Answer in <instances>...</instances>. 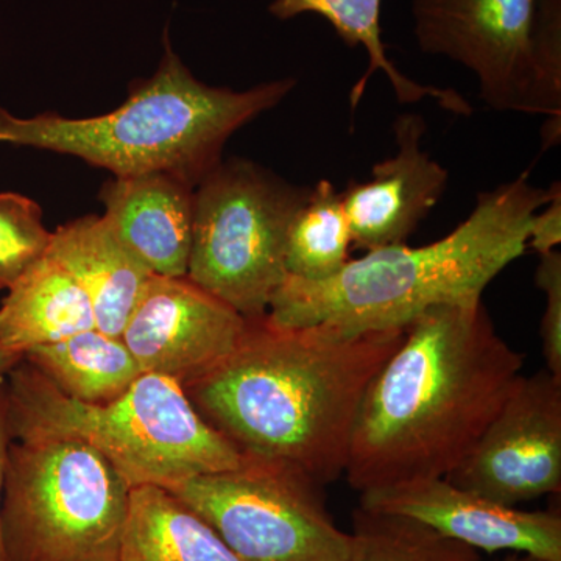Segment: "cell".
I'll return each mask as SVG.
<instances>
[{"instance_id": "obj_1", "label": "cell", "mask_w": 561, "mask_h": 561, "mask_svg": "<svg viewBox=\"0 0 561 561\" xmlns=\"http://www.w3.org/2000/svg\"><path fill=\"white\" fill-rule=\"evenodd\" d=\"M404 331L354 421L345 476L359 493L446 478L522 376L523 354L497 334L482 301L435 306Z\"/></svg>"}, {"instance_id": "obj_2", "label": "cell", "mask_w": 561, "mask_h": 561, "mask_svg": "<svg viewBox=\"0 0 561 561\" xmlns=\"http://www.w3.org/2000/svg\"><path fill=\"white\" fill-rule=\"evenodd\" d=\"M404 334L339 335L247 319L238 346L183 389L241 453L291 461L327 485L345 474L365 391Z\"/></svg>"}, {"instance_id": "obj_3", "label": "cell", "mask_w": 561, "mask_h": 561, "mask_svg": "<svg viewBox=\"0 0 561 561\" xmlns=\"http://www.w3.org/2000/svg\"><path fill=\"white\" fill-rule=\"evenodd\" d=\"M549 197L551 190L523 173L479 195L470 217L440 241L367 251L323 280L287 275L265 316L278 327L357 335L405 328L435 306L482 301L491 280L527 249L531 217Z\"/></svg>"}, {"instance_id": "obj_4", "label": "cell", "mask_w": 561, "mask_h": 561, "mask_svg": "<svg viewBox=\"0 0 561 561\" xmlns=\"http://www.w3.org/2000/svg\"><path fill=\"white\" fill-rule=\"evenodd\" d=\"M164 57L119 108L88 119L43 113L28 119L0 108V142L80 158L114 176L168 173L197 187L220 164L239 128L278 105L295 88L286 79L247 91L213 88L192 76L164 39Z\"/></svg>"}, {"instance_id": "obj_5", "label": "cell", "mask_w": 561, "mask_h": 561, "mask_svg": "<svg viewBox=\"0 0 561 561\" xmlns=\"http://www.w3.org/2000/svg\"><path fill=\"white\" fill-rule=\"evenodd\" d=\"M11 440L87 443L130 489L171 490L186 479L232 470L243 454L203 419L186 390L144 373L116 400L88 404L66 397L24 359L7 375Z\"/></svg>"}, {"instance_id": "obj_6", "label": "cell", "mask_w": 561, "mask_h": 561, "mask_svg": "<svg viewBox=\"0 0 561 561\" xmlns=\"http://www.w3.org/2000/svg\"><path fill=\"white\" fill-rule=\"evenodd\" d=\"M130 486L72 438L11 440L3 479L9 561H119Z\"/></svg>"}, {"instance_id": "obj_7", "label": "cell", "mask_w": 561, "mask_h": 561, "mask_svg": "<svg viewBox=\"0 0 561 561\" xmlns=\"http://www.w3.org/2000/svg\"><path fill=\"white\" fill-rule=\"evenodd\" d=\"M424 54L474 73L496 111L561 121V0H412Z\"/></svg>"}, {"instance_id": "obj_8", "label": "cell", "mask_w": 561, "mask_h": 561, "mask_svg": "<svg viewBox=\"0 0 561 561\" xmlns=\"http://www.w3.org/2000/svg\"><path fill=\"white\" fill-rule=\"evenodd\" d=\"M309 192L253 162H220L195 187L187 278L245 319L264 317L286 279L287 231Z\"/></svg>"}, {"instance_id": "obj_9", "label": "cell", "mask_w": 561, "mask_h": 561, "mask_svg": "<svg viewBox=\"0 0 561 561\" xmlns=\"http://www.w3.org/2000/svg\"><path fill=\"white\" fill-rule=\"evenodd\" d=\"M323 486L291 461L243 454L239 467L169 491L241 561H348L351 535L328 512Z\"/></svg>"}, {"instance_id": "obj_10", "label": "cell", "mask_w": 561, "mask_h": 561, "mask_svg": "<svg viewBox=\"0 0 561 561\" xmlns=\"http://www.w3.org/2000/svg\"><path fill=\"white\" fill-rule=\"evenodd\" d=\"M449 482L505 507L561 490V378L519 376Z\"/></svg>"}, {"instance_id": "obj_11", "label": "cell", "mask_w": 561, "mask_h": 561, "mask_svg": "<svg viewBox=\"0 0 561 561\" xmlns=\"http://www.w3.org/2000/svg\"><path fill=\"white\" fill-rule=\"evenodd\" d=\"M245 328V317L187 276L151 275L121 337L142 373L184 387L224 360Z\"/></svg>"}, {"instance_id": "obj_12", "label": "cell", "mask_w": 561, "mask_h": 561, "mask_svg": "<svg viewBox=\"0 0 561 561\" xmlns=\"http://www.w3.org/2000/svg\"><path fill=\"white\" fill-rule=\"evenodd\" d=\"M359 505L367 511L416 519L476 551H512L561 561L559 512L505 507L460 489L446 478L412 479L364 491Z\"/></svg>"}, {"instance_id": "obj_13", "label": "cell", "mask_w": 561, "mask_h": 561, "mask_svg": "<svg viewBox=\"0 0 561 561\" xmlns=\"http://www.w3.org/2000/svg\"><path fill=\"white\" fill-rule=\"evenodd\" d=\"M393 131L397 154L378 162L371 180L353 181L341 194L353 245L360 250L408 242L448 186V171L421 147L423 117L401 114Z\"/></svg>"}, {"instance_id": "obj_14", "label": "cell", "mask_w": 561, "mask_h": 561, "mask_svg": "<svg viewBox=\"0 0 561 561\" xmlns=\"http://www.w3.org/2000/svg\"><path fill=\"white\" fill-rule=\"evenodd\" d=\"M195 186L168 173L114 176L101 191L103 219L150 273L187 275Z\"/></svg>"}, {"instance_id": "obj_15", "label": "cell", "mask_w": 561, "mask_h": 561, "mask_svg": "<svg viewBox=\"0 0 561 561\" xmlns=\"http://www.w3.org/2000/svg\"><path fill=\"white\" fill-rule=\"evenodd\" d=\"M47 254L90 298L95 328L121 337L140 291L153 273L99 216L81 217L51 232Z\"/></svg>"}, {"instance_id": "obj_16", "label": "cell", "mask_w": 561, "mask_h": 561, "mask_svg": "<svg viewBox=\"0 0 561 561\" xmlns=\"http://www.w3.org/2000/svg\"><path fill=\"white\" fill-rule=\"evenodd\" d=\"M94 328L90 298L49 254L33 264L0 302V345L22 356Z\"/></svg>"}, {"instance_id": "obj_17", "label": "cell", "mask_w": 561, "mask_h": 561, "mask_svg": "<svg viewBox=\"0 0 561 561\" xmlns=\"http://www.w3.org/2000/svg\"><path fill=\"white\" fill-rule=\"evenodd\" d=\"M119 561H241L217 531L171 491L130 490Z\"/></svg>"}, {"instance_id": "obj_18", "label": "cell", "mask_w": 561, "mask_h": 561, "mask_svg": "<svg viewBox=\"0 0 561 561\" xmlns=\"http://www.w3.org/2000/svg\"><path fill=\"white\" fill-rule=\"evenodd\" d=\"M24 360L62 394L88 404L116 400L144 375L122 337L98 328L25 351Z\"/></svg>"}, {"instance_id": "obj_19", "label": "cell", "mask_w": 561, "mask_h": 561, "mask_svg": "<svg viewBox=\"0 0 561 561\" xmlns=\"http://www.w3.org/2000/svg\"><path fill=\"white\" fill-rule=\"evenodd\" d=\"M381 5L382 0H273L268 10L283 21L305 13L319 14L330 22L346 46L364 47L368 55V69L351 90V108H356L373 73L381 70L389 79L398 102L415 103L431 98L453 113L470 114V103L456 91L415 83L394 68L382 43Z\"/></svg>"}, {"instance_id": "obj_20", "label": "cell", "mask_w": 561, "mask_h": 561, "mask_svg": "<svg viewBox=\"0 0 561 561\" xmlns=\"http://www.w3.org/2000/svg\"><path fill=\"white\" fill-rule=\"evenodd\" d=\"M353 245L341 194L331 181L311 187L287 231V275L306 280L332 278L350 262Z\"/></svg>"}, {"instance_id": "obj_21", "label": "cell", "mask_w": 561, "mask_h": 561, "mask_svg": "<svg viewBox=\"0 0 561 561\" xmlns=\"http://www.w3.org/2000/svg\"><path fill=\"white\" fill-rule=\"evenodd\" d=\"M348 561H482L479 552L426 524L359 507L353 512Z\"/></svg>"}, {"instance_id": "obj_22", "label": "cell", "mask_w": 561, "mask_h": 561, "mask_svg": "<svg viewBox=\"0 0 561 561\" xmlns=\"http://www.w3.org/2000/svg\"><path fill=\"white\" fill-rule=\"evenodd\" d=\"M50 239L38 203L16 192L0 194V290L46 256Z\"/></svg>"}, {"instance_id": "obj_23", "label": "cell", "mask_w": 561, "mask_h": 561, "mask_svg": "<svg viewBox=\"0 0 561 561\" xmlns=\"http://www.w3.org/2000/svg\"><path fill=\"white\" fill-rule=\"evenodd\" d=\"M540 257L535 283L546 297L540 324L541 351L548 371L561 378V254L556 250Z\"/></svg>"}, {"instance_id": "obj_24", "label": "cell", "mask_w": 561, "mask_h": 561, "mask_svg": "<svg viewBox=\"0 0 561 561\" xmlns=\"http://www.w3.org/2000/svg\"><path fill=\"white\" fill-rule=\"evenodd\" d=\"M551 197L531 217L527 232V249L537 251L540 256L559 249L561 242V187L553 183Z\"/></svg>"}, {"instance_id": "obj_25", "label": "cell", "mask_w": 561, "mask_h": 561, "mask_svg": "<svg viewBox=\"0 0 561 561\" xmlns=\"http://www.w3.org/2000/svg\"><path fill=\"white\" fill-rule=\"evenodd\" d=\"M10 443L9 397H7L5 383L0 382V508H2L3 479H5ZM0 561H9L3 548L2 527H0Z\"/></svg>"}, {"instance_id": "obj_26", "label": "cell", "mask_w": 561, "mask_h": 561, "mask_svg": "<svg viewBox=\"0 0 561 561\" xmlns=\"http://www.w3.org/2000/svg\"><path fill=\"white\" fill-rule=\"evenodd\" d=\"M22 359H24V356H22L21 353L3 348V346L0 345V378L9 375L18 364H21Z\"/></svg>"}, {"instance_id": "obj_27", "label": "cell", "mask_w": 561, "mask_h": 561, "mask_svg": "<svg viewBox=\"0 0 561 561\" xmlns=\"http://www.w3.org/2000/svg\"><path fill=\"white\" fill-rule=\"evenodd\" d=\"M501 561H546L542 559H538V557L529 556V553H511V556L505 557Z\"/></svg>"}]
</instances>
